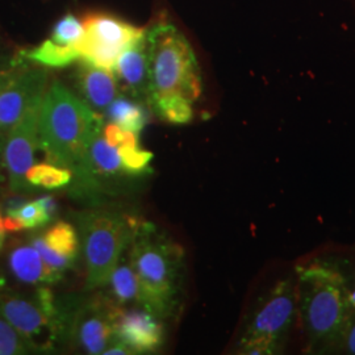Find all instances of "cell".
Segmentation results:
<instances>
[{"mask_svg":"<svg viewBox=\"0 0 355 355\" xmlns=\"http://www.w3.org/2000/svg\"><path fill=\"white\" fill-rule=\"evenodd\" d=\"M103 117L74 92L54 80L46 89L38 114V142L53 165L71 171L76 190L96 192L89 167L92 140L102 133Z\"/></svg>","mask_w":355,"mask_h":355,"instance_id":"obj_1","label":"cell"},{"mask_svg":"<svg viewBox=\"0 0 355 355\" xmlns=\"http://www.w3.org/2000/svg\"><path fill=\"white\" fill-rule=\"evenodd\" d=\"M297 324L308 354H338L353 316L350 287L341 267L315 258L295 267Z\"/></svg>","mask_w":355,"mask_h":355,"instance_id":"obj_2","label":"cell"},{"mask_svg":"<svg viewBox=\"0 0 355 355\" xmlns=\"http://www.w3.org/2000/svg\"><path fill=\"white\" fill-rule=\"evenodd\" d=\"M130 246V263L140 282L142 308L157 318L171 316L177 309L182 283V248L157 236L150 224H137Z\"/></svg>","mask_w":355,"mask_h":355,"instance_id":"obj_3","label":"cell"},{"mask_svg":"<svg viewBox=\"0 0 355 355\" xmlns=\"http://www.w3.org/2000/svg\"><path fill=\"white\" fill-rule=\"evenodd\" d=\"M150 60L149 103L180 98L196 102L203 91L198 58L177 26L158 23L146 31Z\"/></svg>","mask_w":355,"mask_h":355,"instance_id":"obj_4","label":"cell"},{"mask_svg":"<svg viewBox=\"0 0 355 355\" xmlns=\"http://www.w3.org/2000/svg\"><path fill=\"white\" fill-rule=\"evenodd\" d=\"M70 297L58 300L48 286L32 296L0 288V315L37 350H49L67 337Z\"/></svg>","mask_w":355,"mask_h":355,"instance_id":"obj_5","label":"cell"},{"mask_svg":"<svg viewBox=\"0 0 355 355\" xmlns=\"http://www.w3.org/2000/svg\"><path fill=\"white\" fill-rule=\"evenodd\" d=\"M139 223L130 217L98 209L79 215L78 228L86 262V288H103L108 284L124 250L132 241Z\"/></svg>","mask_w":355,"mask_h":355,"instance_id":"obj_6","label":"cell"},{"mask_svg":"<svg viewBox=\"0 0 355 355\" xmlns=\"http://www.w3.org/2000/svg\"><path fill=\"white\" fill-rule=\"evenodd\" d=\"M297 322L295 275L279 279L268 290L248 320L237 345L239 354L284 353Z\"/></svg>","mask_w":355,"mask_h":355,"instance_id":"obj_7","label":"cell"},{"mask_svg":"<svg viewBox=\"0 0 355 355\" xmlns=\"http://www.w3.org/2000/svg\"><path fill=\"white\" fill-rule=\"evenodd\" d=\"M120 311L121 306L110 296L71 297L66 340L87 354H103L116 340L114 327Z\"/></svg>","mask_w":355,"mask_h":355,"instance_id":"obj_8","label":"cell"},{"mask_svg":"<svg viewBox=\"0 0 355 355\" xmlns=\"http://www.w3.org/2000/svg\"><path fill=\"white\" fill-rule=\"evenodd\" d=\"M82 23L85 33L79 44L80 60L112 71L119 55L146 31L108 13H89Z\"/></svg>","mask_w":355,"mask_h":355,"instance_id":"obj_9","label":"cell"},{"mask_svg":"<svg viewBox=\"0 0 355 355\" xmlns=\"http://www.w3.org/2000/svg\"><path fill=\"white\" fill-rule=\"evenodd\" d=\"M49 74L44 67L16 70L10 82L0 89V153L4 142L26 111L40 102L48 89Z\"/></svg>","mask_w":355,"mask_h":355,"instance_id":"obj_10","label":"cell"},{"mask_svg":"<svg viewBox=\"0 0 355 355\" xmlns=\"http://www.w3.org/2000/svg\"><path fill=\"white\" fill-rule=\"evenodd\" d=\"M42 101V99H41ZM41 101L35 103L21 120L10 130L3 149V164L7 170L10 189L15 193L31 190L26 171L35 165V152L38 142V114Z\"/></svg>","mask_w":355,"mask_h":355,"instance_id":"obj_11","label":"cell"},{"mask_svg":"<svg viewBox=\"0 0 355 355\" xmlns=\"http://www.w3.org/2000/svg\"><path fill=\"white\" fill-rule=\"evenodd\" d=\"M159 320L145 308L121 309L116 318V340L124 343L133 354L153 353L164 343V327Z\"/></svg>","mask_w":355,"mask_h":355,"instance_id":"obj_12","label":"cell"},{"mask_svg":"<svg viewBox=\"0 0 355 355\" xmlns=\"http://www.w3.org/2000/svg\"><path fill=\"white\" fill-rule=\"evenodd\" d=\"M117 85L136 101H148L150 92V60L146 31L119 55L114 67Z\"/></svg>","mask_w":355,"mask_h":355,"instance_id":"obj_13","label":"cell"},{"mask_svg":"<svg viewBox=\"0 0 355 355\" xmlns=\"http://www.w3.org/2000/svg\"><path fill=\"white\" fill-rule=\"evenodd\" d=\"M76 85L80 99L99 112H105L119 94L114 71L82 61L76 74Z\"/></svg>","mask_w":355,"mask_h":355,"instance_id":"obj_14","label":"cell"},{"mask_svg":"<svg viewBox=\"0 0 355 355\" xmlns=\"http://www.w3.org/2000/svg\"><path fill=\"white\" fill-rule=\"evenodd\" d=\"M8 267L16 279L31 286H51L64 277V272L45 263L32 243L12 246L8 253Z\"/></svg>","mask_w":355,"mask_h":355,"instance_id":"obj_15","label":"cell"},{"mask_svg":"<svg viewBox=\"0 0 355 355\" xmlns=\"http://www.w3.org/2000/svg\"><path fill=\"white\" fill-rule=\"evenodd\" d=\"M89 167L96 190H99V178L120 177L128 174L121 162L119 149L105 140L102 133L89 145Z\"/></svg>","mask_w":355,"mask_h":355,"instance_id":"obj_16","label":"cell"},{"mask_svg":"<svg viewBox=\"0 0 355 355\" xmlns=\"http://www.w3.org/2000/svg\"><path fill=\"white\" fill-rule=\"evenodd\" d=\"M108 284L111 286V299L119 306L136 303L142 305V293L137 274L132 263L119 265L110 278ZM107 284V286H108Z\"/></svg>","mask_w":355,"mask_h":355,"instance_id":"obj_17","label":"cell"},{"mask_svg":"<svg viewBox=\"0 0 355 355\" xmlns=\"http://www.w3.org/2000/svg\"><path fill=\"white\" fill-rule=\"evenodd\" d=\"M20 57L44 67H66L80 60V53L78 48L62 46L48 38L36 48L23 51Z\"/></svg>","mask_w":355,"mask_h":355,"instance_id":"obj_18","label":"cell"},{"mask_svg":"<svg viewBox=\"0 0 355 355\" xmlns=\"http://www.w3.org/2000/svg\"><path fill=\"white\" fill-rule=\"evenodd\" d=\"M105 114L112 124H116L121 129L133 132L137 136H140L148 120L146 112L140 103L129 101L123 96H117L114 102L107 107Z\"/></svg>","mask_w":355,"mask_h":355,"instance_id":"obj_19","label":"cell"},{"mask_svg":"<svg viewBox=\"0 0 355 355\" xmlns=\"http://www.w3.org/2000/svg\"><path fill=\"white\" fill-rule=\"evenodd\" d=\"M42 239L54 253L76 262L80 243L71 224L58 221L45 232Z\"/></svg>","mask_w":355,"mask_h":355,"instance_id":"obj_20","label":"cell"},{"mask_svg":"<svg viewBox=\"0 0 355 355\" xmlns=\"http://www.w3.org/2000/svg\"><path fill=\"white\" fill-rule=\"evenodd\" d=\"M26 179L31 187L57 190L69 186L73 174L70 170L53 164H37L26 171Z\"/></svg>","mask_w":355,"mask_h":355,"instance_id":"obj_21","label":"cell"},{"mask_svg":"<svg viewBox=\"0 0 355 355\" xmlns=\"http://www.w3.org/2000/svg\"><path fill=\"white\" fill-rule=\"evenodd\" d=\"M83 33L85 28L82 20H79L73 13H67L55 23L49 38L62 46L79 49Z\"/></svg>","mask_w":355,"mask_h":355,"instance_id":"obj_22","label":"cell"},{"mask_svg":"<svg viewBox=\"0 0 355 355\" xmlns=\"http://www.w3.org/2000/svg\"><path fill=\"white\" fill-rule=\"evenodd\" d=\"M157 114L171 124H187L193 117L192 103L180 98H170L152 103Z\"/></svg>","mask_w":355,"mask_h":355,"instance_id":"obj_23","label":"cell"},{"mask_svg":"<svg viewBox=\"0 0 355 355\" xmlns=\"http://www.w3.org/2000/svg\"><path fill=\"white\" fill-rule=\"evenodd\" d=\"M33 346L0 315V355L28 354Z\"/></svg>","mask_w":355,"mask_h":355,"instance_id":"obj_24","label":"cell"},{"mask_svg":"<svg viewBox=\"0 0 355 355\" xmlns=\"http://www.w3.org/2000/svg\"><path fill=\"white\" fill-rule=\"evenodd\" d=\"M119 153L125 171L132 175L144 173L153 159V153L142 150L139 145L120 148Z\"/></svg>","mask_w":355,"mask_h":355,"instance_id":"obj_25","label":"cell"},{"mask_svg":"<svg viewBox=\"0 0 355 355\" xmlns=\"http://www.w3.org/2000/svg\"><path fill=\"white\" fill-rule=\"evenodd\" d=\"M12 215L17 216L21 220L24 229L41 228L51 221V217L45 214L37 200L26 202Z\"/></svg>","mask_w":355,"mask_h":355,"instance_id":"obj_26","label":"cell"},{"mask_svg":"<svg viewBox=\"0 0 355 355\" xmlns=\"http://www.w3.org/2000/svg\"><path fill=\"white\" fill-rule=\"evenodd\" d=\"M31 243L36 248V250H37L40 255L42 257V259L45 261V263H46L48 266H51V268H54V270H57V271H61V272H64V274L66 270L74 267V263H76L74 261H71V259H69V258H64V257H61V255L54 253L51 248L46 245V242L44 241L42 236H33V237L31 239Z\"/></svg>","mask_w":355,"mask_h":355,"instance_id":"obj_27","label":"cell"},{"mask_svg":"<svg viewBox=\"0 0 355 355\" xmlns=\"http://www.w3.org/2000/svg\"><path fill=\"white\" fill-rule=\"evenodd\" d=\"M103 137L108 141L114 148H125V146H136L139 145V136L133 132L117 127L116 124H107L103 127Z\"/></svg>","mask_w":355,"mask_h":355,"instance_id":"obj_28","label":"cell"},{"mask_svg":"<svg viewBox=\"0 0 355 355\" xmlns=\"http://www.w3.org/2000/svg\"><path fill=\"white\" fill-rule=\"evenodd\" d=\"M338 354L355 355V312H353V316L350 318L349 325L343 334Z\"/></svg>","mask_w":355,"mask_h":355,"instance_id":"obj_29","label":"cell"},{"mask_svg":"<svg viewBox=\"0 0 355 355\" xmlns=\"http://www.w3.org/2000/svg\"><path fill=\"white\" fill-rule=\"evenodd\" d=\"M37 202L42 207V209L45 211V214L53 220L54 216L57 214V202H55V199L51 196V195H45V196L38 198Z\"/></svg>","mask_w":355,"mask_h":355,"instance_id":"obj_30","label":"cell"},{"mask_svg":"<svg viewBox=\"0 0 355 355\" xmlns=\"http://www.w3.org/2000/svg\"><path fill=\"white\" fill-rule=\"evenodd\" d=\"M4 229L7 233H17L24 229L21 220L15 215H7L3 218Z\"/></svg>","mask_w":355,"mask_h":355,"instance_id":"obj_31","label":"cell"},{"mask_svg":"<svg viewBox=\"0 0 355 355\" xmlns=\"http://www.w3.org/2000/svg\"><path fill=\"white\" fill-rule=\"evenodd\" d=\"M104 355H128L133 354L132 350L127 347L125 345L117 340H114V343H111L105 350H104Z\"/></svg>","mask_w":355,"mask_h":355,"instance_id":"obj_32","label":"cell"},{"mask_svg":"<svg viewBox=\"0 0 355 355\" xmlns=\"http://www.w3.org/2000/svg\"><path fill=\"white\" fill-rule=\"evenodd\" d=\"M26 203V199L21 196H13L7 203H6V214L7 215H12L20 207H23Z\"/></svg>","mask_w":355,"mask_h":355,"instance_id":"obj_33","label":"cell"},{"mask_svg":"<svg viewBox=\"0 0 355 355\" xmlns=\"http://www.w3.org/2000/svg\"><path fill=\"white\" fill-rule=\"evenodd\" d=\"M15 73H16V70L0 69V89H3L10 82V79L12 78Z\"/></svg>","mask_w":355,"mask_h":355,"instance_id":"obj_34","label":"cell"},{"mask_svg":"<svg viewBox=\"0 0 355 355\" xmlns=\"http://www.w3.org/2000/svg\"><path fill=\"white\" fill-rule=\"evenodd\" d=\"M6 229H4V224H3V217L0 215V250L4 245V240H6Z\"/></svg>","mask_w":355,"mask_h":355,"instance_id":"obj_35","label":"cell"},{"mask_svg":"<svg viewBox=\"0 0 355 355\" xmlns=\"http://www.w3.org/2000/svg\"><path fill=\"white\" fill-rule=\"evenodd\" d=\"M4 168V164H3V154L0 153V182L3 180V174H1V170Z\"/></svg>","mask_w":355,"mask_h":355,"instance_id":"obj_36","label":"cell"}]
</instances>
